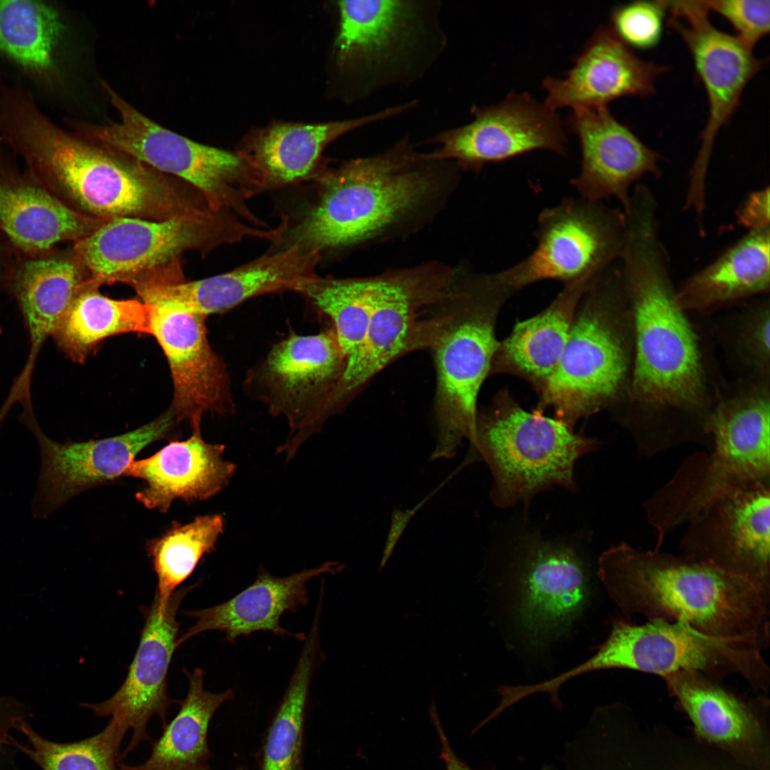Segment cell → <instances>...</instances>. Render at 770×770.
I'll list each match as a JSON object with an SVG mask.
<instances>
[{"instance_id": "cell-22", "label": "cell", "mask_w": 770, "mask_h": 770, "mask_svg": "<svg viewBox=\"0 0 770 770\" xmlns=\"http://www.w3.org/2000/svg\"><path fill=\"white\" fill-rule=\"evenodd\" d=\"M318 252L290 246L263 255L232 271L207 278L150 283L138 294L147 304H163L207 317L262 294L300 292L318 274Z\"/></svg>"}, {"instance_id": "cell-23", "label": "cell", "mask_w": 770, "mask_h": 770, "mask_svg": "<svg viewBox=\"0 0 770 770\" xmlns=\"http://www.w3.org/2000/svg\"><path fill=\"white\" fill-rule=\"evenodd\" d=\"M515 570L517 612L535 643L563 633L580 615L590 594L585 565L569 546L532 540Z\"/></svg>"}, {"instance_id": "cell-44", "label": "cell", "mask_w": 770, "mask_h": 770, "mask_svg": "<svg viewBox=\"0 0 770 770\" xmlns=\"http://www.w3.org/2000/svg\"><path fill=\"white\" fill-rule=\"evenodd\" d=\"M739 222L750 230L769 227V188L750 193L736 212Z\"/></svg>"}, {"instance_id": "cell-12", "label": "cell", "mask_w": 770, "mask_h": 770, "mask_svg": "<svg viewBox=\"0 0 770 770\" xmlns=\"http://www.w3.org/2000/svg\"><path fill=\"white\" fill-rule=\"evenodd\" d=\"M756 642L704 633L680 620L662 618L635 625L612 620L606 640L585 662L562 673L568 681L592 671L621 668L659 675L697 672L721 681L738 674L756 691L767 692L770 671Z\"/></svg>"}, {"instance_id": "cell-33", "label": "cell", "mask_w": 770, "mask_h": 770, "mask_svg": "<svg viewBox=\"0 0 770 770\" xmlns=\"http://www.w3.org/2000/svg\"><path fill=\"white\" fill-rule=\"evenodd\" d=\"M598 276L566 284L543 311L518 322L502 342L491 369L516 374L541 387L556 368L568 342L577 307Z\"/></svg>"}, {"instance_id": "cell-21", "label": "cell", "mask_w": 770, "mask_h": 770, "mask_svg": "<svg viewBox=\"0 0 770 770\" xmlns=\"http://www.w3.org/2000/svg\"><path fill=\"white\" fill-rule=\"evenodd\" d=\"M195 586L177 590L163 612L153 600L145 611L139 645L120 687L104 702L81 704L97 717H111L126 732L133 729L132 737L120 759L141 741H150L147 727L153 715L158 717L163 728L168 724V709L173 700L168 697L167 676L177 648V613L184 597Z\"/></svg>"}, {"instance_id": "cell-26", "label": "cell", "mask_w": 770, "mask_h": 770, "mask_svg": "<svg viewBox=\"0 0 770 770\" xmlns=\"http://www.w3.org/2000/svg\"><path fill=\"white\" fill-rule=\"evenodd\" d=\"M414 107L409 101L347 120L312 124L273 123L249 133L236 153L261 174L265 191L317 182L328 168L322 153L329 144L349 132L394 118Z\"/></svg>"}, {"instance_id": "cell-8", "label": "cell", "mask_w": 770, "mask_h": 770, "mask_svg": "<svg viewBox=\"0 0 770 770\" xmlns=\"http://www.w3.org/2000/svg\"><path fill=\"white\" fill-rule=\"evenodd\" d=\"M438 0L337 2L335 65L352 78L354 99L421 80L445 51Z\"/></svg>"}, {"instance_id": "cell-36", "label": "cell", "mask_w": 770, "mask_h": 770, "mask_svg": "<svg viewBox=\"0 0 770 770\" xmlns=\"http://www.w3.org/2000/svg\"><path fill=\"white\" fill-rule=\"evenodd\" d=\"M669 690L706 739L734 744L755 735L749 707L722 684L697 672H677L663 678Z\"/></svg>"}, {"instance_id": "cell-40", "label": "cell", "mask_w": 770, "mask_h": 770, "mask_svg": "<svg viewBox=\"0 0 770 770\" xmlns=\"http://www.w3.org/2000/svg\"><path fill=\"white\" fill-rule=\"evenodd\" d=\"M371 276L338 278L317 275L299 292L332 319L346 360L365 337L371 305Z\"/></svg>"}, {"instance_id": "cell-37", "label": "cell", "mask_w": 770, "mask_h": 770, "mask_svg": "<svg viewBox=\"0 0 770 770\" xmlns=\"http://www.w3.org/2000/svg\"><path fill=\"white\" fill-rule=\"evenodd\" d=\"M319 618L314 616L289 685L269 729L262 770H304V722L310 683L319 650Z\"/></svg>"}, {"instance_id": "cell-29", "label": "cell", "mask_w": 770, "mask_h": 770, "mask_svg": "<svg viewBox=\"0 0 770 770\" xmlns=\"http://www.w3.org/2000/svg\"><path fill=\"white\" fill-rule=\"evenodd\" d=\"M225 446L207 443L200 428L186 440L170 442L154 455L133 460L123 477L144 481L135 498L145 507L164 513L175 499L207 500L227 486L236 465L224 458Z\"/></svg>"}, {"instance_id": "cell-18", "label": "cell", "mask_w": 770, "mask_h": 770, "mask_svg": "<svg viewBox=\"0 0 770 770\" xmlns=\"http://www.w3.org/2000/svg\"><path fill=\"white\" fill-rule=\"evenodd\" d=\"M21 421L35 436L40 451V472L32 502L34 517L44 519L83 491L123 474L145 447L163 438L176 418L170 409L138 428L121 435L84 442L60 443L39 426L34 411H23Z\"/></svg>"}, {"instance_id": "cell-39", "label": "cell", "mask_w": 770, "mask_h": 770, "mask_svg": "<svg viewBox=\"0 0 770 770\" xmlns=\"http://www.w3.org/2000/svg\"><path fill=\"white\" fill-rule=\"evenodd\" d=\"M16 730L24 736V741L20 742L14 737L11 746L41 770H119V750L127 732L113 719L98 734L68 743L44 738L27 719L21 720Z\"/></svg>"}, {"instance_id": "cell-31", "label": "cell", "mask_w": 770, "mask_h": 770, "mask_svg": "<svg viewBox=\"0 0 770 770\" xmlns=\"http://www.w3.org/2000/svg\"><path fill=\"white\" fill-rule=\"evenodd\" d=\"M769 227L750 230L676 289L686 312L707 313L769 292Z\"/></svg>"}, {"instance_id": "cell-41", "label": "cell", "mask_w": 770, "mask_h": 770, "mask_svg": "<svg viewBox=\"0 0 770 770\" xmlns=\"http://www.w3.org/2000/svg\"><path fill=\"white\" fill-rule=\"evenodd\" d=\"M721 340L743 377L769 379L770 302L761 299L743 307L722 328Z\"/></svg>"}, {"instance_id": "cell-34", "label": "cell", "mask_w": 770, "mask_h": 770, "mask_svg": "<svg viewBox=\"0 0 770 770\" xmlns=\"http://www.w3.org/2000/svg\"><path fill=\"white\" fill-rule=\"evenodd\" d=\"M189 687L175 717L163 727L161 736L151 742L148 759L138 765L119 761V770H211V756L207 745V732L217 709L234 697L232 689L220 693L206 691L203 687L205 672L195 668L192 672L183 669Z\"/></svg>"}, {"instance_id": "cell-46", "label": "cell", "mask_w": 770, "mask_h": 770, "mask_svg": "<svg viewBox=\"0 0 770 770\" xmlns=\"http://www.w3.org/2000/svg\"><path fill=\"white\" fill-rule=\"evenodd\" d=\"M434 727L441 743V758L444 761L446 770H477L471 768L464 761H461L453 752L448 739L441 726L439 718L436 717L432 719ZM485 770H496L489 769Z\"/></svg>"}, {"instance_id": "cell-10", "label": "cell", "mask_w": 770, "mask_h": 770, "mask_svg": "<svg viewBox=\"0 0 770 770\" xmlns=\"http://www.w3.org/2000/svg\"><path fill=\"white\" fill-rule=\"evenodd\" d=\"M471 443L490 469V496L501 508L528 503L555 486L575 490L576 461L600 446L542 410L529 412L508 399L478 413Z\"/></svg>"}, {"instance_id": "cell-30", "label": "cell", "mask_w": 770, "mask_h": 770, "mask_svg": "<svg viewBox=\"0 0 770 770\" xmlns=\"http://www.w3.org/2000/svg\"><path fill=\"white\" fill-rule=\"evenodd\" d=\"M83 268L75 256L29 260L18 270L14 292L27 328L30 349L24 366L6 397L9 404L31 401V378L37 357L86 280Z\"/></svg>"}, {"instance_id": "cell-3", "label": "cell", "mask_w": 770, "mask_h": 770, "mask_svg": "<svg viewBox=\"0 0 770 770\" xmlns=\"http://www.w3.org/2000/svg\"><path fill=\"white\" fill-rule=\"evenodd\" d=\"M0 138L21 155L42 187L82 212L107 220H164L209 207L160 172L53 122L22 88L0 99Z\"/></svg>"}, {"instance_id": "cell-24", "label": "cell", "mask_w": 770, "mask_h": 770, "mask_svg": "<svg viewBox=\"0 0 770 770\" xmlns=\"http://www.w3.org/2000/svg\"><path fill=\"white\" fill-rule=\"evenodd\" d=\"M567 123L581 150L580 171L571 185L587 200L616 198L627 213L630 186L647 174L660 173V155L615 118L607 106L572 109Z\"/></svg>"}, {"instance_id": "cell-14", "label": "cell", "mask_w": 770, "mask_h": 770, "mask_svg": "<svg viewBox=\"0 0 770 770\" xmlns=\"http://www.w3.org/2000/svg\"><path fill=\"white\" fill-rule=\"evenodd\" d=\"M626 233V215L620 209L566 197L538 215L535 250L496 275L513 292L543 280L566 284L598 276L620 259Z\"/></svg>"}, {"instance_id": "cell-16", "label": "cell", "mask_w": 770, "mask_h": 770, "mask_svg": "<svg viewBox=\"0 0 770 770\" xmlns=\"http://www.w3.org/2000/svg\"><path fill=\"white\" fill-rule=\"evenodd\" d=\"M346 358L334 329L314 335L292 334L275 344L261 366V396L274 416L282 415L290 432L277 454L292 459L322 426L323 409L339 381Z\"/></svg>"}, {"instance_id": "cell-1", "label": "cell", "mask_w": 770, "mask_h": 770, "mask_svg": "<svg viewBox=\"0 0 770 770\" xmlns=\"http://www.w3.org/2000/svg\"><path fill=\"white\" fill-rule=\"evenodd\" d=\"M620 265L633 330L621 423L640 456L687 443L709 448L710 418L722 386L709 383L702 338L677 300L654 224L630 227Z\"/></svg>"}, {"instance_id": "cell-32", "label": "cell", "mask_w": 770, "mask_h": 770, "mask_svg": "<svg viewBox=\"0 0 770 770\" xmlns=\"http://www.w3.org/2000/svg\"><path fill=\"white\" fill-rule=\"evenodd\" d=\"M106 221L74 209L42 186L0 181V227L25 252L40 253L61 241H76Z\"/></svg>"}, {"instance_id": "cell-38", "label": "cell", "mask_w": 770, "mask_h": 770, "mask_svg": "<svg viewBox=\"0 0 770 770\" xmlns=\"http://www.w3.org/2000/svg\"><path fill=\"white\" fill-rule=\"evenodd\" d=\"M225 524L221 514L198 516L187 524L175 523L148 543L158 579L154 600L160 610H165L176 588L192 573L200 559L215 550Z\"/></svg>"}, {"instance_id": "cell-27", "label": "cell", "mask_w": 770, "mask_h": 770, "mask_svg": "<svg viewBox=\"0 0 770 770\" xmlns=\"http://www.w3.org/2000/svg\"><path fill=\"white\" fill-rule=\"evenodd\" d=\"M669 68L640 58L610 27H599L563 78L547 76L543 88L551 108L607 106L626 96L655 92V80Z\"/></svg>"}, {"instance_id": "cell-13", "label": "cell", "mask_w": 770, "mask_h": 770, "mask_svg": "<svg viewBox=\"0 0 770 770\" xmlns=\"http://www.w3.org/2000/svg\"><path fill=\"white\" fill-rule=\"evenodd\" d=\"M456 265L439 260L390 268L371 275L367 329L359 349L346 360L327 404L334 414L375 375L401 356L423 349L426 317L444 294Z\"/></svg>"}, {"instance_id": "cell-28", "label": "cell", "mask_w": 770, "mask_h": 770, "mask_svg": "<svg viewBox=\"0 0 770 770\" xmlns=\"http://www.w3.org/2000/svg\"><path fill=\"white\" fill-rule=\"evenodd\" d=\"M342 564L326 562L286 577H276L260 565L255 581L230 600L202 610L183 614L195 622L178 638L177 647L191 637L210 630L225 633L224 640L235 644L240 636L256 632H270L280 637H294L304 641V633H294L280 625L286 612H295L309 602L307 583L324 573H334Z\"/></svg>"}, {"instance_id": "cell-42", "label": "cell", "mask_w": 770, "mask_h": 770, "mask_svg": "<svg viewBox=\"0 0 770 770\" xmlns=\"http://www.w3.org/2000/svg\"><path fill=\"white\" fill-rule=\"evenodd\" d=\"M665 11L664 1L622 4L613 9L610 28L630 48L650 49L661 40Z\"/></svg>"}, {"instance_id": "cell-5", "label": "cell", "mask_w": 770, "mask_h": 770, "mask_svg": "<svg viewBox=\"0 0 770 770\" xmlns=\"http://www.w3.org/2000/svg\"><path fill=\"white\" fill-rule=\"evenodd\" d=\"M456 265L427 321L425 349L431 351L436 371V443L430 461L453 458L463 439L475 436L478 396L500 344L496 317L513 292L496 273L476 272L466 262Z\"/></svg>"}, {"instance_id": "cell-19", "label": "cell", "mask_w": 770, "mask_h": 770, "mask_svg": "<svg viewBox=\"0 0 770 770\" xmlns=\"http://www.w3.org/2000/svg\"><path fill=\"white\" fill-rule=\"evenodd\" d=\"M689 523L682 555L770 590V480L724 494Z\"/></svg>"}, {"instance_id": "cell-20", "label": "cell", "mask_w": 770, "mask_h": 770, "mask_svg": "<svg viewBox=\"0 0 770 770\" xmlns=\"http://www.w3.org/2000/svg\"><path fill=\"white\" fill-rule=\"evenodd\" d=\"M148 305L151 334L169 364L174 388L170 409L176 419L187 420L192 429H199L205 413L232 414L228 372L209 343L207 317L163 304Z\"/></svg>"}, {"instance_id": "cell-15", "label": "cell", "mask_w": 770, "mask_h": 770, "mask_svg": "<svg viewBox=\"0 0 770 770\" xmlns=\"http://www.w3.org/2000/svg\"><path fill=\"white\" fill-rule=\"evenodd\" d=\"M668 24L686 44L709 103L701 145L690 170L687 196L700 200L706 195L708 166L716 138L740 105L749 82L764 68L765 61L754 55L736 36L711 23L704 0L665 1Z\"/></svg>"}, {"instance_id": "cell-4", "label": "cell", "mask_w": 770, "mask_h": 770, "mask_svg": "<svg viewBox=\"0 0 770 770\" xmlns=\"http://www.w3.org/2000/svg\"><path fill=\"white\" fill-rule=\"evenodd\" d=\"M598 576L627 618L680 620L709 635L769 645L770 590L683 555L622 543L598 559Z\"/></svg>"}, {"instance_id": "cell-9", "label": "cell", "mask_w": 770, "mask_h": 770, "mask_svg": "<svg viewBox=\"0 0 770 770\" xmlns=\"http://www.w3.org/2000/svg\"><path fill=\"white\" fill-rule=\"evenodd\" d=\"M120 121L93 125L68 121L76 133L192 185L216 210H228L257 227L265 223L246 201L264 192L260 173L242 156L203 145L174 133L138 111L102 83Z\"/></svg>"}, {"instance_id": "cell-35", "label": "cell", "mask_w": 770, "mask_h": 770, "mask_svg": "<svg viewBox=\"0 0 770 770\" xmlns=\"http://www.w3.org/2000/svg\"><path fill=\"white\" fill-rule=\"evenodd\" d=\"M88 278L81 284L52 337L72 360L83 361L106 338L137 332L151 334L150 308L137 299L117 300L100 293Z\"/></svg>"}, {"instance_id": "cell-43", "label": "cell", "mask_w": 770, "mask_h": 770, "mask_svg": "<svg viewBox=\"0 0 770 770\" xmlns=\"http://www.w3.org/2000/svg\"><path fill=\"white\" fill-rule=\"evenodd\" d=\"M709 11L717 13L732 26L736 37L753 49L770 29L769 0H704Z\"/></svg>"}, {"instance_id": "cell-17", "label": "cell", "mask_w": 770, "mask_h": 770, "mask_svg": "<svg viewBox=\"0 0 770 770\" xmlns=\"http://www.w3.org/2000/svg\"><path fill=\"white\" fill-rule=\"evenodd\" d=\"M472 120L426 140L438 145L426 155L454 163L461 172L479 173L490 163L503 162L538 150L567 154V138L557 111L528 93L510 92L497 104L473 105Z\"/></svg>"}, {"instance_id": "cell-2", "label": "cell", "mask_w": 770, "mask_h": 770, "mask_svg": "<svg viewBox=\"0 0 770 770\" xmlns=\"http://www.w3.org/2000/svg\"><path fill=\"white\" fill-rule=\"evenodd\" d=\"M461 173L404 136L382 152L328 167L317 181V200L278 245L322 255L406 239L438 217Z\"/></svg>"}, {"instance_id": "cell-25", "label": "cell", "mask_w": 770, "mask_h": 770, "mask_svg": "<svg viewBox=\"0 0 770 770\" xmlns=\"http://www.w3.org/2000/svg\"><path fill=\"white\" fill-rule=\"evenodd\" d=\"M69 28L50 1L0 0V76L34 98H53L64 82Z\"/></svg>"}, {"instance_id": "cell-6", "label": "cell", "mask_w": 770, "mask_h": 770, "mask_svg": "<svg viewBox=\"0 0 770 770\" xmlns=\"http://www.w3.org/2000/svg\"><path fill=\"white\" fill-rule=\"evenodd\" d=\"M769 381L741 379L724 386L709 423V453L689 456L643 504L655 530L654 548L712 501L758 481L770 480Z\"/></svg>"}, {"instance_id": "cell-11", "label": "cell", "mask_w": 770, "mask_h": 770, "mask_svg": "<svg viewBox=\"0 0 770 770\" xmlns=\"http://www.w3.org/2000/svg\"><path fill=\"white\" fill-rule=\"evenodd\" d=\"M281 230L245 223L228 210L212 207L164 220H109L76 241L75 256L98 286L134 280L168 266L187 251L207 254L217 247L260 238L275 242Z\"/></svg>"}, {"instance_id": "cell-47", "label": "cell", "mask_w": 770, "mask_h": 770, "mask_svg": "<svg viewBox=\"0 0 770 770\" xmlns=\"http://www.w3.org/2000/svg\"><path fill=\"white\" fill-rule=\"evenodd\" d=\"M0 770H17L12 753L0 754Z\"/></svg>"}, {"instance_id": "cell-45", "label": "cell", "mask_w": 770, "mask_h": 770, "mask_svg": "<svg viewBox=\"0 0 770 770\" xmlns=\"http://www.w3.org/2000/svg\"><path fill=\"white\" fill-rule=\"evenodd\" d=\"M31 712L22 703L11 697H0V754L11 751L12 730L19 722L28 719Z\"/></svg>"}, {"instance_id": "cell-7", "label": "cell", "mask_w": 770, "mask_h": 770, "mask_svg": "<svg viewBox=\"0 0 770 770\" xmlns=\"http://www.w3.org/2000/svg\"><path fill=\"white\" fill-rule=\"evenodd\" d=\"M562 356L540 387L542 405L573 427L579 419L625 399L633 356L632 317L620 264L584 294Z\"/></svg>"}]
</instances>
